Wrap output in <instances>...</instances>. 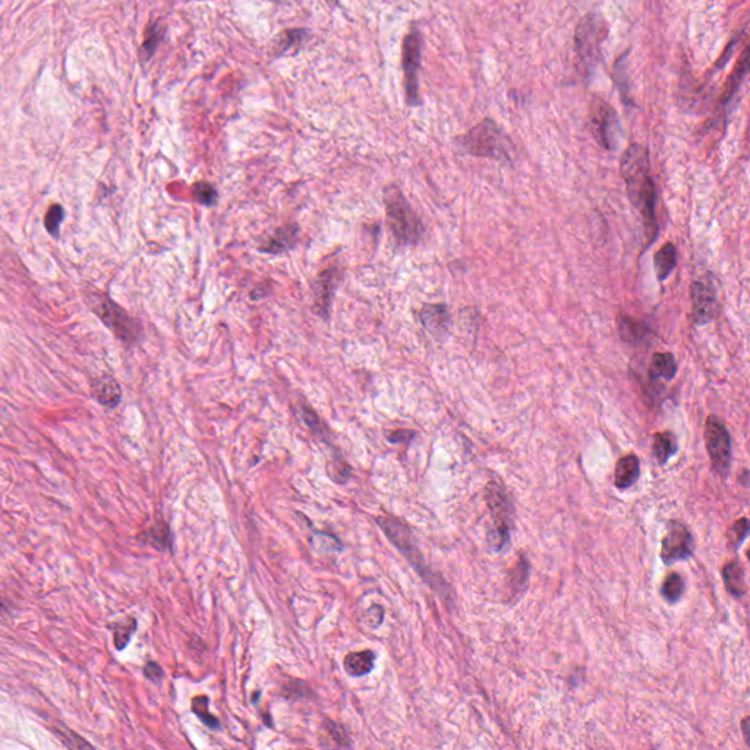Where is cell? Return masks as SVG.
<instances>
[{
  "mask_svg": "<svg viewBox=\"0 0 750 750\" xmlns=\"http://www.w3.org/2000/svg\"><path fill=\"white\" fill-rule=\"evenodd\" d=\"M620 170L628 200L642 216L646 247H649L658 235V223L655 214L657 188L650 176L648 150L639 144H632L623 154Z\"/></svg>",
  "mask_w": 750,
  "mask_h": 750,
  "instance_id": "obj_1",
  "label": "cell"
},
{
  "mask_svg": "<svg viewBox=\"0 0 750 750\" xmlns=\"http://www.w3.org/2000/svg\"><path fill=\"white\" fill-rule=\"evenodd\" d=\"M377 523L383 529L385 536L390 539V543L400 551V553L407 558V561L413 566V569L419 573V576H421L427 583L431 584V588L435 589L441 597H443V600H451L450 587L427 566L421 551H419L416 545L415 536L411 531V527L394 516H380L377 519Z\"/></svg>",
  "mask_w": 750,
  "mask_h": 750,
  "instance_id": "obj_2",
  "label": "cell"
},
{
  "mask_svg": "<svg viewBox=\"0 0 750 750\" xmlns=\"http://www.w3.org/2000/svg\"><path fill=\"white\" fill-rule=\"evenodd\" d=\"M457 148L475 157H487L501 163L513 160L514 146L505 132L491 119H485L475 128L456 139Z\"/></svg>",
  "mask_w": 750,
  "mask_h": 750,
  "instance_id": "obj_3",
  "label": "cell"
},
{
  "mask_svg": "<svg viewBox=\"0 0 750 750\" xmlns=\"http://www.w3.org/2000/svg\"><path fill=\"white\" fill-rule=\"evenodd\" d=\"M383 200L387 214V225L394 240L399 245H416L424 236V225L418 217L407 198L399 188L389 185L384 188Z\"/></svg>",
  "mask_w": 750,
  "mask_h": 750,
  "instance_id": "obj_4",
  "label": "cell"
},
{
  "mask_svg": "<svg viewBox=\"0 0 750 750\" xmlns=\"http://www.w3.org/2000/svg\"><path fill=\"white\" fill-rule=\"evenodd\" d=\"M609 34V25L597 14L583 16L575 31V49L583 68L592 72L601 60L602 44Z\"/></svg>",
  "mask_w": 750,
  "mask_h": 750,
  "instance_id": "obj_5",
  "label": "cell"
},
{
  "mask_svg": "<svg viewBox=\"0 0 750 750\" xmlns=\"http://www.w3.org/2000/svg\"><path fill=\"white\" fill-rule=\"evenodd\" d=\"M485 500L492 517L494 529L491 534V544L495 551H500L510 541L513 529L514 509L505 490L497 482H490L485 488Z\"/></svg>",
  "mask_w": 750,
  "mask_h": 750,
  "instance_id": "obj_6",
  "label": "cell"
},
{
  "mask_svg": "<svg viewBox=\"0 0 750 750\" xmlns=\"http://www.w3.org/2000/svg\"><path fill=\"white\" fill-rule=\"evenodd\" d=\"M422 37L416 27L407 32L402 44V65L405 75L406 103L411 107L421 103L419 100V68H421Z\"/></svg>",
  "mask_w": 750,
  "mask_h": 750,
  "instance_id": "obj_7",
  "label": "cell"
},
{
  "mask_svg": "<svg viewBox=\"0 0 750 750\" xmlns=\"http://www.w3.org/2000/svg\"><path fill=\"white\" fill-rule=\"evenodd\" d=\"M705 443L712 468L721 477H727L731 466V437L723 419L709 415L705 424Z\"/></svg>",
  "mask_w": 750,
  "mask_h": 750,
  "instance_id": "obj_8",
  "label": "cell"
},
{
  "mask_svg": "<svg viewBox=\"0 0 750 750\" xmlns=\"http://www.w3.org/2000/svg\"><path fill=\"white\" fill-rule=\"evenodd\" d=\"M591 126L595 138L605 150L614 151L622 139V125L611 106L597 100L591 109Z\"/></svg>",
  "mask_w": 750,
  "mask_h": 750,
  "instance_id": "obj_9",
  "label": "cell"
},
{
  "mask_svg": "<svg viewBox=\"0 0 750 750\" xmlns=\"http://www.w3.org/2000/svg\"><path fill=\"white\" fill-rule=\"evenodd\" d=\"M693 551L694 541L689 527L683 522L670 521L661 547V560L664 565L672 566L674 562L689 560L693 556Z\"/></svg>",
  "mask_w": 750,
  "mask_h": 750,
  "instance_id": "obj_10",
  "label": "cell"
},
{
  "mask_svg": "<svg viewBox=\"0 0 750 750\" xmlns=\"http://www.w3.org/2000/svg\"><path fill=\"white\" fill-rule=\"evenodd\" d=\"M94 312L126 345L135 343L139 339L141 326L135 319H132L122 308L110 301L109 297H103L100 305L94 308Z\"/></svg>",
  "mask_w": 750,
  "mask_h": 750,
  "instance_id": "obj_11",
  "label": "cell"
},
{
  "mask_svg": "<svg viewBox=\"0 0 750 750\" xmlns=\"http://www.w3.org/2000/svg\"><path fill=\"white\" fill-rule=\"evenodd\" d=\"M692 321L694 326L712 323L716 314V289L707 280H694L690 284Z\"/></svg>",
  "mask_w": 750,
  "mask_h": 750,
  "instance_id": "obj_12",
  "label": "cell"
},
{
  "mask_svg": "<svg viewBox=\"0 0 750 750\" xmlns=\"http://www.w3.org/2000/svg\"><path fill=\"white\" fill-rule=\"evenodd\" d=\"M340 280V270L336 267L327 269L318 274V277L312 283V297H314V311L321 317L328 318L330 310H332L333 295L336 292L337 283Z\"/></svg>",
  "mask_w": 750,
  "mask_h": 750,
  "instance_id": "obj_13",
  "label": "cell"
},
{
  "mask_svg": "<svg viewBox=\"0 0 750 750\" xmlns=\"http://www.w3.org/2000/svg\"><path fill=\"white\" fill-rule=\"evenodd\" d=\"M419 319L429 334L441 339L450 327V312L444 304H425L419 311Z\"/></svg>",
  "mask_w": 750,
  "mask_h": 750,
  "instance_id": "obj_14",
  "label": "cell"
},
{
  "mask_svg": "<svg viewBox=\"0 0 750 750\" xmlns=\"http://www.w3.org/2000/svg\"><path fill=\"white\" fill-rule=\"evenodd\" d=\"M299 226L289 223L274 230V234L260 245L258 251L266 253H283L293 249L299 240Z\"/></svg>",
  "mask_w": 750,
  "mask_h": 750,
  "instance_id": "obj_15",
  "label": "cell"
},
{
  "mask_svg": "<svg viewBox=\"0 0 750 750\" xmlns=\"http://www.w3.org/2000/svg\"><path fill=\"white\" fill-rule=\"evenodd\" d=\"M93 394L98 403L109 407V409H113L122 399V390H120L119 383L113 377H109V375H103V377L97 378L93 383Z\"/></svg>",
  "mask_w": 750,
  "mask_h": 750,
  "instance_id": "obj_16",
  "label": "cell"
},
{
  "mask_svg": "<svg viewBox=\"0 0 750 750\" xmlns=\"http://www.w3.org/2000/svg\"><path fill=\"white\" fill-rule=\"evenodd\" d=\"M639 477H641V463H639L637 456L627 455L617 462L614 472V482L617 488L627 490L633 487Z\"/></svg>",
  "mask_w": 750,
  "mask_h": 750,
  "instance_id": "obj_17",
  "label": "cell"
},
{
  "mask_svg": "<svg viewBox=\"0 0 750 750\" xmlns=\"http://www.w3.org/2000/svg\"><path fill=\"white\" fill-rule=\"evenodd\" d=\"M617 330H619L620 339L626 343L636 345L639 341H644L648 336V327L642 321L628 317L626 314L617 315Z\"/></svg>",
  "mask_w": 750,
  "mask_h": 750,
  "instance_id": "obj_18",
  "label": "cell"
},
{
  "mask_svg": "<svg viewBox=\"0 0 750 750\" xmlns=\"http://www.w3.org/2000/svg\"><path fill=\"white\" fill-rule=\"evenodd\" d=\"M723 579L725 583V588L733 597L742 598L746 593V576L745 569L740 565V561H731L729 565H725L723 569Z\"/></svg>",
  "mask_w": 750,
  "mask_h": 750,
  "instance_id": "obj_19",
  "label": "cell"
},
{
  "mask_svg": "<svg viewBox=\"0 0 750 750\" xmlns=\"http://www.w3.org/2000/svg\"><path fill=\"white\" fill-rule=\"evenodd\" d=\"M677 374V362L668 352H661V354H655L652 361H650L649 367V377L650 380H666L671 381Z\"/></svg>",
  "mask_w": 750,
  "mask_h": 750,
  "instance_id": "obj_20",
  "label": "cell"
},
{
  "mask_svg": "<svg viewBox=\"0 0 750 750\" xmlns=\"http://www.w3.org/2000/svg\"><path fill=\"white\" fill-rule=\"evenodd\" d=\"M139 541L159 551L172 549V532L170 527L164 522H157L147 531L138 535Z\"/></svg>",
  "mask_w": 750,
  "mask_h": 750,
  "instance_id": "obj_21",
  "label": "cell"
},
{
  "mask_svg": "<svg viewBox=\"0 0 750 750\" xmlns=\"http://www.w3.org/2000/svg\"><path fill=\"white\" fill-rule=\"evenodd\" d=\"M345 670L352 677L367 676L372 671L375 664V654L372 650H361V652H350L345 658Z\"/></svg>",
  "mask_w": 750,
  "mask_h": 750,
  "instance_id": "obj_22",
  "label": "cell"
},
{
  "mask_svg": "<svg viewBox=\"0 0 750 750\" xmlns=\"http://www.w3.org/2000/svg\"><path fill=\"white\" fill-rule=\"evenodd\" d=\"M676 262H677V249H676L674 244L667 242L666 245H663L658 249V252L655 253V257H654L657 279L659 282H664L668 277V275L671 274V271L674 270Z\"/></svg>",
  "mask_w": 750,
  "mask_h": 750,
  "instance_id": "obj_23",
  "label": "cell"
},
{
  "mask_svg": "<svg viewBox=\"0 0 750 750\" xmlns=\"http://www.w3.org/2000/svg\"><path fill=\"white\" fill-rule=\"evenodd\" d=\"M677 450H679L677 440L672 433L664 431V433H657L654 435L652 453L659 465H666V463L677 453Z\"/></svg>",
  "mask_w": 750,
  "mask_h": 750,
  "instance_id": "obj_24",
  "label": "cell"
},
{
  "mask_svg": "<svg viewBox=\"0 0 750 750\" xmlns=\"http://www.w3.org/2000/svg\"><path fill=\"white\" fill-rule=\"evenodd\" d=\"M308 37V30L304 28H291L280 32L277 40L274 43V52L277 56L288 53L291 49L302 46V43Z\"/></svg>",
  "mask_w": 750,
  "mask_h": 750,
  "instance_id": "obj_25",
  "label": "cell"
},
{
  "mask_svg": "<svg viewBox=\"0 0 750 750\" xmlns=\"http://www.w3.org/2000/svg\"><path fill=\"white\" fill-rule=\"evenodd\" d=\"M301 416H302V421L305 422V425L311 429L315 437H318L319 440H323L324 443H330V437H332V433L328 431L327 425L324 424L323 419L318 416V413L312 409V407L305 406V405L301 406Z\"/></svg>",
  "mask_w": 750,
  "mask_h": 750,
  "instance_id": "obj_26",
  "label": "cell"
},
{
  "mask_svg": "<svg viewBox=\"0 0 750 750\" xmlns=\"http://www.w3.org/2000/svg\"><path fill=\"white\" fill-rule=\"evenodd\" d=\"M685 588H686L685 579H683L679 573H671V575H668L663 582V587H661V595H663V598L668 604H676L680 601L683 593H685Z\"/></svg>",
  "mask_w": 750,
  "mask_h": 750,
  "instance_id": "obj_27",
  "label": "cell"
},
{
  "mask_svg": "<svg viewBox=\"0 0 750 750\" xmlns=\"http://www.w3.org/2000/svg\"><path fill=\"white\" fill-rule=\"evenodd\" d=\"M311 547L319 554L340 553L343 549V544L339 541V538L328 532H314L311 536Z\"/></svg>",
  "mask_w": 750,
  "mask_h": 750,
  "instance_id": "obj_28",
  "label": "cell"
},
{
  "mask_svg": "<svg viewBox=\"0 0 750 750\" xmlns=\"http://www.w3.org/2000/svg\"><path fill=\"white\" fill-rule=\"evenodd\" d=\"M282 696L288 701H297V699H310L314 696L311 686L302 680H291L286 681L282 688Z\"/></svg>",
  "mask_w": 750,
  "mask_h": 750,
  "instance_id": "obj_29",
  "label": "cell"
},
{
  "mask_svg": "<svg viewBox=\"0 0 750 750\" xmlns=\"http://www.w3.org/2000/svg\"><path fill=\"white\" fill-rule=\"evenodd\" d=\"M191 709L198 716V718H200L207 727H209V729H213V730L220 729V721L216 718L214 715L209 714V711H208V698L204 696V694H200V696H195L192 699Z\"/></svg>",
  "mask_w": 750,
  "mask_h": 750,
  "instance_id": "obj_30",
  "label": "cell"
},
{
  "mask_svg": "<svg viewBox=\"0 0 750 750\" xmlns=\"http://www.w3.org/2000/svg\"><path fill=\"white\" fill-rule=\"evenodd\" d=\"M161 37H163V31L159 22H154V24H151L147 28L146 38H144V43H142V49H141L144 60H150L152 54L156 53Z\"/></svg>",
  "mask_w": 750,
  "mask_h": 750,
  "instance_id": "obj_31",
  "label": "cell"
},
{
  "mask_svg": "<svg viewBox=\"0 0 750 750\" xmlns=\"http://www.w3.org/2000/svg\"><path fill=\"white\" fill-rule=\"evenodd\" d=\"M192 196H194V200L196 203H200V204H203L205 207H213L218 200L216 188L212 183L203 182V181L194 183Z\"/></svg>",
  "mask_w": 750,
  "mask_h": 750,
  "instance_id": "obj_32",
  "label": "cell"
},
{
  "mask_svg": "<svg viewBox=\"0 0 750 750\" xmlns=\"http://www.w3.org/2000/svg\"><path fill=\"white\" fill-rule=\"evenodd\" d=\"M137 620L128 619L124 623H119L115 627V646L117 650H124L129 644L132 635L137 630Z\"/></svg>",
  "mask_w": 750,
  "mask_h": 750,
  "instance_id": "obj_33",
  "label": "cell"
},
{
  "mask_svg": "<svg viewBox=\"0 0 750 750\" xmlns=\"http://www.w3.org/2000/svg\"><path fill=\"white\" fill-rule=\"evenodd\" d=\"M324 729L337 746H340V747H352V742H350V738H349L346 730L343 729V725H340L339 723H334L332 720H326Z\"/></svg>",
  "mask_w": 750,
  "mask_h": 750,
  "instance_id": "obj_34",
  "label": "cell"
},
{
  "mask_svg": "<svg viewBox=\"0 0 750 750\" xmlns=\"http://www.w3.org/2000/svg\"><path fill=\"white\" fill-rule=\"evenodd\" d=\"M63 208L58 204H54L49 208V212L46 214V220H44V226H46L47 231L54 236L58 238L59 236V227H60V223L63 222Z\"/></svg>",
  "mask_w": 750,
  "mask_h": 750,
  "instance_id": "obj_35",
  "label": "cell"
},
{
  "mask_svg": "<svg viewBox=\"0 0 750 750\" xmlns=\"http://www.w3.org/2000/svg\"><path fill=\"white\" fill-rule=\"evenodd\" d=\"M749 535V522L746 517H743V519L737 521L729 532V543L730 545L734 548V549H738L742 547V544L746 541V538Z\"/></svg>",
  "mask_w": 750,
  "mask_h": 750,
  "instance_id": "obj_36",
  "label": "cell"
},
{
  "mask_svg": "<svg viewBox=\"0 0 750 750\" xmlns=\"http://www.w3.org/2000/svg\"><path fill=\"white\" fill-rule=\"evenodd\" d=\"M350 475H352V469L348 465V462H345L340 457L334 459L333 466L332 469H330V477H332V479H334L337 484H345L348 482Z\"/></svg>",
  "mask_w": 750,
  "mask_h": 750,
  "instance_id": "obj_37",
  "label": "cell"
},
{
  "mask_svg": "<svg viewBox=\"0 0 750 750\" xmlns=\"http://www.w3.org/2000/svg\"><path fill=\"white\" fill-rule=\"evenodd\" d=\"M527 570H529V565L527 561L525 558H522L519 561V565H517V567L514 569V571L512 573V584L510 587L517 591V589H523L525 588V583H526V579H527Z\"/></svg>",
  "mask_w": 750,
  "mask_h": 750,
  "instance_id": "obj_38",
  "label": "cell"
},
{
  "mask_svg": "<svg viewBox=\"0 0 750 750\" xmlns=\"http://www.w3.org/2000/svg\"><path fill=\"white\" fill-rule=\"evenodd\" d=\"M383 619H384V609L381 605L374 604L367 610L365 622L371 628H377L383 623Z\"/></svg>",
  "mask_w": 750,
  "mask_h": 750,
  "instance_id": "obj_39",
  "label": "cell"
},
{
  "mask_svg": "<svg viewBox=\"0 0 750 750\" xmlns=\"http://www.w3.org/2000/svg\"><path fill=\"white\" fill-rule=\"evenodd\" d=\"M144 676L152 683H159L163 679L164 672H163V668L157 663L150 661V663H147L146 667H144Z\"/></svg>",
  "mask_w": 750,
  "mask_h": 750,
  "instance_id": "obj_40",
  "label": "cell"
},
{
  "mask_svg": "<svg viewBox=\"0 0 750 750\" xmlns=\"http://www.w3.org/2000/svg\"><path fill=\"white\" fill-rule=\"evenodd\" d=\"M413 437H415V433L409 431V429H397V431L387 434V440L393 444L407 443V441H411Z\"/></svg>",
  "mask_w": 750,
  "mask_h": 750,
  "instance_id": "obj_41",
  "label": "cell"
},
{
  "mask_svg": "<svg viewBox=\"0 0 750 750\" xmlns=\"http://www.w3.org/2000/svg\"><path fill=\"white\" fill-rule=\"evenodd\" d=\"M271 292H273V288H271V284H270V283H269V284H267V283H261V284L257 286V288H253V289L251 291L249 296H251V299H252V301H261V299H264V297H266V296L271 295Z\"/></svg>",
  "mask_w": 750,
  "mask_h": 750,
  "instance_id": "obj_42",
  "label": "cell"
},
{
  "mask_svg": "<svg viewBox=\"0 0 750 750\" xmlns=\"http://www.w3.org/2000/svg\"><path fill=\"white\" fill-rule=\"evenodd\" d=\"M747 721H749V716H746V718L743 720L742 723V730H743V736H745V740L749 743V736H747Z\"/></svg>",
  "mask_w": 750,
  "mask_h": 750,
  "instance_id": "obj_43",
  "label": "cell"
},
{
  "mask_svg": "<svg viewBox=\"0 0 750 750\" xmlns=\"http://www.w3.org/2000/svg\"><path fill=\"white\" fill-rule=\"evenodd\" d=\"M8 611V605L5 604V601L0 598V613H6Z\"/></svg>",
  "mask_w": 750,
  "mask_h": 750,
  "instance_id": "obj_44",
  "label": "cell"
}]
</instances>
